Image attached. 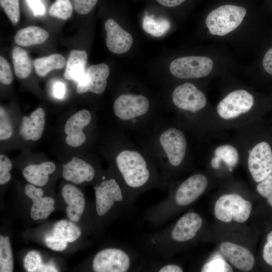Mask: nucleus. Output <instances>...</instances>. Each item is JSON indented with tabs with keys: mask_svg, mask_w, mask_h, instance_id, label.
Instances as JSON below:
<instances>
[{
	"mask_svg": "<svg viewBox=\"0 0 272 272\" xmlns=\"http://www.w3.org/2000/svg\"><path fill=\"white\" fill-rule=\"evenodd\" d=\"M0 140L10 138L13 134V128L4 109L1 107L0 111Z\"/></svg>",
	"mask_w": 272,
	"mask_h": 272,
	"instance_id": "obj_35",
	"label": "nucleus"
},
{
	"mask_svg": "<svg viewBox=\"0 0 272 272\" xmlns=\"http://www.w3.org/2000/svg\"><path fill=\"white\" fill-rule=\"evenodd\" d=\"M95 176L94 167L77 157H73L70 161L63 166V178L76 184L90 182L94 179Z\"/></svg>",
	"mask_w": 272,
	"mask_h": 272,
	"instance_id": "obj_17",
	"label": "nucleus"
},
{
	"mask_svg": "<svg viewBox=\"0 0 272 272\" xmlns=\"http://www.w3.org/2000/svg\"><path fill=\"white\" fill-rule=\"evenodd\" d=\"M12 58L16 76L20 79L29 77L32 72V64L28 53L20 47H15Z\"/></svg>",
	"mask_w": 272,
	"mask_h": 272,
	"instance_id": "obj_25",
	"label": "nucleus"
},
{
	"mask_svg": "<svg viewBox=\"0 0 272 272\" xmlns=\"http://www.w3.org/2000/svg\"><path fill=\"white\" fill-rule=\"evenodd\" d=\"M220 250L233 266L241 271H249L254 265V256L245 247L226 241L220 244Z\"/></svg>",
	"mask_w": 272,
	"mask_h": 272,
	"instance_id": "obj_15",
	"label": "nucleus"
},
{
	"mask_svg": "<svg viewBox=\"0 0 272 272\" xmlns=\"http://www.w3.org/2000/svg\"><path fill=\"white\" fill-rule=\"evenodd\" d=\"M91 118L90 112L82 109L67 119L64 125V132L67 135L65 142L67 145L78 147L84 143L86 137L83 129L90 123Z\"/></svg>",
	"mask_w": 272,
	"mask_h": 272,
	"instance_id": "obj_13",
	"label": "nucleus"
},
{
	"mask_svg": "<svg viewBox=\"0 0 272 272\" xmlns=\"http://www.w3.org/2000/svg\"><path fill=\"white\" fill-rule=\"evenodd\" d=\"M170 27V23L167 20H155L147 15L144 17L143 22V28L145 31L155 37H159L164 34Z\"/></svg>",
	"mask_w": 272,
	"mask_h": 272,
	"instance_id": "obj_29",
	"label": "nucleus"
},
{
	"mask_svg": "<svg viewBox=\"0 0 272 272\" xmlns=\"http://www.w3.org/2000/svg\"><path fill=\"white\" fill-rule=\"evenodd\" d=\"M110 69L105 63H100L90 66L85 77L77 83L76 91L82 94L88 91L96 94H101L107 87V79Z\"/></svg>",
	"mask_w": 272,
	"mask_h": 272,
	"instance_id": "obj_12",
	"label": "nucleus"
},
{
	"mask_svg": "<svg viewBox=\"0 0 272 272\" xmlns=\"http://www.w3.org/2000/svg\"><path fill=\"white\" fill-rule=\"evenodd\" d=\"M256 190L260 195L267 199L272 207V172L258 183Z\"/></svg>",
	"mask_w": 272,
	"mask_h": 272,
	"instance_id": "obj_34",
	"label": "nucleus"
},
{
	"mask_svg": "<svg viewBox=\"0 0 272 272\" xmlns=\"http://www.w3.org/2000/svg\"><path fill=\"white\" fill-rule=\"evenodd\" d=\"M202 272H231L232 267L221 258H216L206 263L201 267Z\"/></svg>",
	"mask_w": 272,
	"mask_h": 272,
	"instance_id": "obj_33",
	"label": "nucleus"
},
{
	"mask_svg": "<svg viewBox=\"0 0 272 272\" xmlns=\"http://www.w3.org/2000/svg\"><path fill=\"white\" fill-rule=\"evenodd\" d=\"M49 36L45 29L34 26H30L17 31L14 40L21 46H29L39 44L45 42Z\"/></svg>",
	"mask_w": 272,
	"mask_h": 272,
	"instance_id": "obj_23",
	"label": "nucleus"
},
{
	"mask_svg": "<svg viewBox=\"0 0 272 272\" xmlns=\"http://www.w3.org/2000/svg\"><path fill=\"white\" fill-rule=\"evenodd\" d=\"M35 16L43 15L45 9L40 0H27Z\"/></svg>",
	"mask_w": 272,
	"mask_h": 272,
	"instance_id": "obj_43",
	"label": "nucleus"
},
{
	"mask_svg": "<svg viewBox=\"0 0 272 272\" xmlns=\"http://www.w3.org/2000/svg\"><path fill=\"white\" fill-rule=\"evenodd\" d=\"M51 17L66 20L70 18L73 12V6L70 0H55L49 9Z\"/></svg>",
	"mask_w": 272,
	"mask_h": 272,
	"instance_id": "obj_31",
	"label": "nucleus"
},
{
	"mask_svg": "<svg viewBox=\"0 0 272 272\" xmlns=\"http://www.w3.org/2000/svg\"><path fill=\"white\" fill-rule=\"evenodd\" d=\"M159 140L169 166L172 168L180 166L184 160L187 149L183 132L176 128H169L163 132Z\"/></svg>",
	"mask_w": 272,
	"mask_h": 272,
	"instance_id": "obj_10",
	"label": "nucleus"
},
{
	"mask_svg": "<svg viewBox=\"0 0 272 272\" xmlns=\"http://www.w3.org/2000/svg\"><path fill=\"white\" fill-rule=\"evenodd\" d=\"M88 55L85 51L74 49L71 51L66 61L63 77L67 80H74L77 83L86 74L85 67Z\"/></svg>",
	"mask_w": 272,
	"mask_h": 272,
	"instance_id": "obj_21",
	"label": "nucleus"
},
{
	"mask_svg": "<svg viewBox=\"0 0 272 272\" xmlns=\"http://www.w3.org/2000/svg\"><path fill=\"white\" fill-rule=\"evenodd\" d=\"M13 81V75L8 61L0 56V81L3 84L10 85Z\"/></svg>",
	"mask_w": 272,
	"mask_h": 272,
	"instance_id": "obj_37",
	"label": "nucleus"
},
{
	"mask_svg": "<svg viewBox=\"0 0 272 272\" xmlns=\"http://www.w3.org/2000/svg\"><path fill=\"white\" fill-rule=\"evenodd\" d=\"M45 112L42 108H38L29 116L22 118L20 134L25 141H37L41 137L45 124Z\"/></svg>",
	"mask_w": 272,
	"mask_h": 272,
	"instance_id": "obj_19",
	"label": "nucleus"
},
{
	"mask_svg": "<svg viewBox=\"0 0 272 272\" xmlns=\"http://www.w3.org/2000/svg\"><path fill=\"white\" fill-rule=\"evenodd\" d=\"M254 12L251 0H216L205 19L208 34L217 38L231 36L250 21Z\"/></svg>",
	"mask_w": 272,
	"mask_h": 272,
	"instance_id": "obj_1",
	"label": "nucleus"
},
{
	"mask_svg": "<svg viewBox=\"0 0 272 272\" xmlns=\"http://www.w3.org/2000/svg\"><path fill=\"white\" fill-rule=\"evenodd\" d=\"M24 191L26 195L33 201L30 211V216L33 220L46 219L54 211V200L49 196L43 197L42 189L30 183L25 186Z\"/></svg>",
	"mask_w": 272,
	"mask_h": 272,
	"instance_id": "obj_16",
	"label": "nucleus"
},
{
	"mask_svg": "<svg viewBox=\"0 0 272 272\" xmlns=\"http://www.w3.org/2000/svg\"><path fill=\"white\" fill-rule=\"evenodd\" d=\"M0 5L10 20L17 24L20 17L19 0H0Z\"/></svg>",
	"mask_w": 272,
	"mask_h": 272,
	"instance_id": "obj_32",
	"label": "nucleus"
},
{
	"mask_svg": "<svg viewBox=\"0 0 272 272\" xmlns=\"http://www.w3.org/2000/svg\"><path fill=\"white\" fill-rule=\"evenodd\" d=\"M147 258L130 246L108 247L97 252L91 267L95 272H129L144 271Z\"/></svg>",
	"mask_w": 272,
	"mask_h": 272,
	"instance_id": "obj_4",
	"label": "nucleus"
},
{
	"mask_svg": "<svg viewBox=\"0 0 272 272\" xmlns=\"http://www.w3.org/2000/svg\"><path fill=\"white\" fill-rule=\"evenodd\" d=\"M262 65L264 71L272 75V47L265 53L262 60Z\"/></svg>",
	"mask_w": 272,
	"mask_h": 272,
	"instance_id": "obj_41",
	"label": "nucleus"
},
{
	"mask_svg": "<svg viewBox=\"0 0 272 272\" xmlns=\"http://www.w3.org/2000/svg\"><path fill=\"white\" fill-rule=\"evenodd\" d=\"M12 168V163L5 155H0V184L3 185L8 182L11 178L10 171Z\"/></svg>",
	"mask_w": 272,
	"mask_h": 272,
	"instance_id": "obj_36",
	"label": "nucleus"
},
{
	"mask_svg": "<svg viewBox=\"0 0 272 272\" xmlns=\"http://www.w3.org/2000/svg\"><path fill=\"white\" fill-rule=\"evenodd\" d=\"M157 3L166 8L174 9L183 6L190 0H155Z\"/></svg>",
	"mask_w": 272,
	"mask_h": 272,
	"instance_id": "obj_42",
	"label": "nucleus"
},
{
	"mask_svg": "<svg viewBox=\"0 0 272 272\" xmlns=\"http://www.w3.org/2000/svg\"><path fill=\"white\" fill-rule=\"evenodd\" d=\"M61 194L65 202L67 217L72 222L79 221L86 207V200L83 192L76 186L71 184L63 186Z\"/></svg>",
	"mask_w": 272,
	"mask_h": 272,
	"instance_id": "obj_18",
	"label": "nucleus"
},
{
	"mask_svg": "<svg viewBox=\"0 0 272 272\" xmlns=\"http://www.w3.org/2000/svg\"><path fill=\"white\" fill-rule=\"evenodd\" d=\"M144 271L154 272H182L183 269L179 265L170 262L167 259L157 258L148 260L147 258Z\"/></svg>",
	"mask_w": 272,
	"mask_h": 272,
	"instance_id": "obj_30",
	"label": "nucleus"
},
{
	"mask_svg": "<svg viewBox=\"0 0 272 272\" xmlns=\"http://www.w3.org/2000/svg\"><path fill=\"white\" fill-rule=\"evenodd\" d=\"M217 66L215 60L209 55H190L174 59L169 71L178 79H201L213 75Z\"/></svg>",
	"mask_w": 272,
	"mask_h": 272,
	"instance_id": "obj_6",
	"label": "nucleus"
},
{
	"mask_svg": "<svg viewBox=\"0 0 272 272\" xmlns=\"http://www.w3.org/2000/svg\"><path fill=\"white\" fill-rule=\"evenodd\" d=\"M81 229L73 222L62 220L57 222L53 228L52 234L67 243L76 241L81 235Z\"/></svg>",
	"mask_w": 272,
	"mask_h": 272,
	"instance_id": "obj_26",
	"label": "nucleus"
},
{
	"mask_svg": "<svg viewBox=\"0 0 272 272\" xmlns=\"http://www.w3.org/2000/svg\"><path fill=\"white\" fill-rule=\"evenodd\" d=\"M247 149V166L253 180L258 183L272 172V148L265 141L250 146Z\"/></svg>",
	"mask_w": 272,
	"mask_h": 272,
	"instance_id": "obj_8",
	"label": "nucleus"
},
{
	"mask_svg": "<svg viewBox=\"0 0 272 272\" xmlns=\"http://www.w3.org/2000/svg\"><path fill=\"white\" fill-rule=\"evenodd\" d=\"M239 149L237 145L229 143L217 145L213 149L211 167L214 169H218L223 163L230 171H232L239 161Z\"/></svg>",
	"mask_w": 272,
	"mask_h": 272,
	"instance_id": "obj_20",
	"label": "nucleus"
},
{
	"mask_svg": "<svg viewBox=\"0 0 272 272\" xmlns=\"http://www.w3.org/2000/svg\"><path fill=\"white\" fill-rule=\"evenodd\" d=\"M267 242L263 250V258L265 261L272 266V231L266 237Z\"/></svg>",
	"mask_w": 272,
	"mask_h": 272,
	"instance_id": "obj_40",
	"label": "nucleus"
},
{
	"mask_svg": "<svg viewBox=\"0 0 272 272\" xmlns=\"http://www.w3.org/2000/svg\"><path fill=\"white\" fill-rule=\"evenodd\" d=\"M66 92L65 85L60 82H56L53 86V94L54 96L58 99L62 98Z\"/></svg>",
	"mask_w": 272,
	"mask_h": 272,
	"instance_id": "obj_44",
	"label": "nucleus"
},
{
	"mask_svg": "<svg viewBox=\"0 0 272 272\" xmlns=\"http://www.w3.org/2000/svg\"><path fill=\"white\" fill-rule=\"evenodd\" d=\"M252 210L251 202L237 194H226L220 197L214 207L216 218L224 223L232 221L244 223L249 218Z\"/></svg>",
	"mask_w": 272,
	"mask_h": 272,
	"instance_id": "obj_7",
	"label": "nucleus"
},
{
	"mask_svg": "<svg viewBox=\"0 0 272 272\" xmlns=\"http://www.w3.org/2000/svg\"><path fill=\"white\" fill-rule=\"evenodd\" d=\"M33 64L37 74L40 77H44L54 70L63 68L66 62L64 56L61 54H52L35 59Z\"/></svg>",
	"mask_w": 272,
	"mask_h": 272,
	"instance_id": "obj_24",
	"label": "nucleus"
},
{
	"mask_svg": "<svg viewBox=\"0 0 272 272\" xmlns=\"http://www.w3.org/2000/svg\"><path fill=\"white\" fill-rule=\"evenodd\" d=\"M148 99L141 95L124 94L114 101L113 111L122 120H129L146 113L149 108Z\"/></svg>",
	"mask_w": 272,
	"mask_h": 272,
	"instance_id": "obj_11",
	"label": "nucleus"
},
{
	"mask_svg": "<svg viewBox=\"0 0 272 272\" xmlns=\"http://www.w3.org/2000/svg\"><path fill=\"white\" fill-rule=\"evenodd\" d=\"M14 259L10 238L0 235V271L12 272Z\"/></svg>",
	"mask_w": 272,
	"mask_h": 272,
	"instance_id": "obj_28",
	"label": "nucleus"
},
{
	"mask_svg": "<svg viewBox=\"0 0 272 272\" xmlns=\"http://www.w3.org/2000/svg\"><path fill=\"white\" fill-rule=\"evenodd\" d=\"M98 0H73L75 11L80 15L90 13L95 7Z\"/></svg>",
	"mask_w": 272,
	"mask_h": 272,
	"instance_id": "obj_38",
	"label": "nucleus"
},
{
	"mask_svg": "<svg viewBox=\"0 0 272 272\" xmlns=\"http://www.w3.org/2000/svg\"><path fill=\"white\" fill-rule=\"evenodd\" d=\"M255 105V98L249 88H233L221 96L214 109L213 124H249Z\"/></svg>",
	"mask_w": 272,
	"mask_h": 272,
	"instance_id": "obj_3",
	"label": "nucleus"
},
{
	"mask_svg": "<svg viewBox=\"0 0 272 272\" xmlns=\"http://www.w3.org/2000/svg\"><path fill=\"white\" fill-rule=\"evenodd\" d=\"M106 32V44L108 49L116 54H123L131 48L133 38L113 19L107 20L104 24Z\"/></svg>",
	"mask_w": 272,
	"mask_h": 272,
	"instance_id": "obj_14",
	"label": "nucleus"
},
{
	"mask_svg": "<svg viewBox=\"0 0 272 272\" xmlns=\"http://www.w3.org/2000/svg\"><path fill=\"white\" fill-rule=\"evenodd\" d=\"M95 212L98 219L116 218L130 211L133 205L121 182L115 178L106 179L94 187Z\"/></svg>",
	"mask_w": 272,
	"mask_h": 272,
	"instance_id": "obj_5",
	"label": "nucleus"
},
{
	"mask_svg": "<svg viewBox=\"0 0 272 272\" xmlns=\"http://www.w3.org/2000/svg\"><path fill=\"white\" fill-rule=\"evenodd\" d=\"M172 99L179 109L196 113L212 109L205 93L191 83H185L177 86L173 91Z\"/></svg>",
	"mask_w": 272,
	"mask_h": 272,
	"instance_id": "obj_9",
	"label": "nucleus"
},
{
	"mask_svg": "<svg viewBox=\"0 0 272 272\" xmlns=\"http://www.w3.org/2000/svg\"><path fill=\"white\" fill-rule=\"evenodd\" d=\"M46 245L54 251H61L67 248V243L57 236L50 235L44 239Z\"/></svg>",
	"mask_w": 272,
	"mask_h": 272,
	"instance_id": "obj_39",
	"label": "nucleus"
},
{
	"mask_svg": "<svg viewBox=\"0 0 272 272\" xmlns=\"http://www.w3.org/2000/svg\"><path fill=\"white\" fill-rule=\"evenodd\" d=\"M115 163L121 183L132 205L142 194L159 185L153 179L147 161L139 152L124 150L116 156Z\"/></svg>",
	"mask_w": 272,
	"mask_h": 272,
	"instance_id": "obj_2",
	"label": "nucleus"
},
{
	"mask_svg": "<svg viewBox=\"0 0 272 272\" xmlns=\"http://www.w3.org/2000/svg\"><path fill=\"white\" fill-rule=\"evenodd\" d=\"M23 265L28 272H56L57 268L51 264L42 263L40 254L36 251H30L26 254Z\"/></svg>",
	"mask_w": 272,
	"mask_h": 272,
	"instance_id": "obj_27",
	"label": "nucleus"
},
{
	"mask_svg": "<svg viewBox=\"0 0 272 272\" xmlns=\"http://www.w3.org/2000/svg\"><path fill=\"white\" fill-rule=\"evenodd\" d=\"M55 170V165L51 161H45L40 164H31L26 166L23 171L25 179L30 184L38 186L46 184L49 175Z\"/></svg>",
	"mask_w": 272,
	"mask_h": 272,
	"instance_id": "obj_22",
	"label": "nucleus"
}]
</instances>
